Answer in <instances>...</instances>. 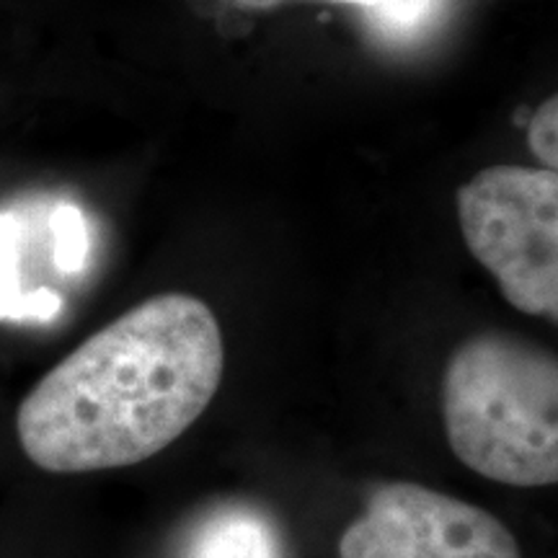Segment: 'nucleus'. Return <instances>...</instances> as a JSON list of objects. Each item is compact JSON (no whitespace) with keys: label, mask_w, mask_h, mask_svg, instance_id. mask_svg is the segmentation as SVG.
<instances>
[{"label":"nucleus","mask_w":558,"mask_h":558,"mask_svg":"<svg viewBox=\"0 0 558 558\" xmlns=\"http://www.w3.org/2000/svg\"><path fill=\"white\" fill-rule=\"evenodd\" d=\"M21 226L11 215H0V318L52 320L62 308L58 292L24 288L21 282Z\"/></svg>","instance_id":"obj_6"},{"label":"nucleus","mask_w":558,"mask_h":558,"mask_svg":"<svg viewBox=\"0 0 558 558\" xmlns=\"http://www.w3.org/2000/svg\"><path fill=\"white\" fill-rule=\"evenodd\" d=\"M442 418L460 463L507 486L558 484V357L501 331L473 333L442 373Z\"/></svg>","instance_id":"obj_2"},{"label":"nucleus","mask_w":558,"mask_h":558,"mask_svg":"<svg viewBox=\"0 0 558 558\" xmlns=\"http://www.w3.org/2000/svg\"><path fill=\"white\" fill-rule=\"evenodd\" d=\"M527 148L541 160L543 169L558 173V94L543 101L530 117Z\"/></svg>","instance_id":"obj_8"},{"label":"nucleus","mask_w":558,"mask_h":558,"mask_svg":"<svg viewBox=\"0 0 558 558\" xmlns=\"http://www.w3.org/2000/svg\"><path fill=\"white\" fill-rule=\"evenodd\" d=\"M465 246L509 305L558 324V173L499 163L458 190Z\"/></svg>","instance_id":"obj_3"},{"label":"nucleus","mask_w":558,"mask_h":558,"mask_svg":"<svg viewBox=\"0 0 558 558\" xmlns=\"http://www.w3.org/2000/svg\"><path fill=\"white\" fill-rule=\"evenodd\" d=\"M222 367L213 308L163 292L96 331L32 388L16 414L19 442L50 473L135 465L205 414Z\"/></svg>","instance_id":"obj_1"},{"label":"nucleus","mask_w":558,"mask_h":558,"mask_svg":"<svg viewBox=\"0 0 558 558\" xmlns=\"http://www.w3.org/2000/svg\"><path fill=\"white\" fill-rule=\"evenodd\" d=\"M235 5L241 9H251V11H271V9H282V5H292V3H333V5H362V9H380V5L390 3V0H233Z\"/></svg>","instance_id":"obj_9"},{"label":"nucleus","mask_w":558,"mask_h":558,"mask_svg":"<svg viewBox=\"0 0 558 558\" xmlns=\"http://www.w3.org/2000/svg\"><path fill=\"white\" fill-rule=\"evenodd\" d=\"M339 558H522L518 541L486 509L427 486L383 484L344 530Z\"/></svg>","instance_id":"obj_4"},{"label":"nucleus","mask_w":558,"mask_h":558,"mask_svg":"<svg viewBox=\"0 0 558 558\" xmlns=\"http://www.w3.org/2000/svg\"><path fill=\"white\" fill-rule=\"evenodd\" d=\"M54 241V264L60 271L75 275L86 267L88 259V228L86 218L75 205H60L50 218Z\"/></svg>","instance_id":"obj_7"},{"label":"nucleus","mask_w":558,"mask_h":558,"mask_svg":"<svg viewBox=\"0 0 558 558\" xmlns=\"http://www.w3.org/2000/svg\"><path fill=\"white\" fill-rule=\"evenodd\" d=\"M181 558H282V543L262 512L226 507L194 527Z\"/></svg>","instance_id":"obj_5"}]
</instances>
